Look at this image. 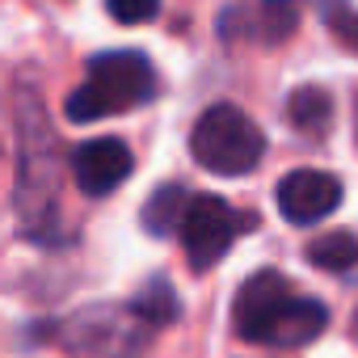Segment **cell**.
I'll use <instances>...</instances> for the list:
<instances>
[{
    "label": "cell",
    "instance_id": "cell-1",
    "mask_svg": "<svg viewBox=\"0 0 358 358\" xmlns=\"http://www.w3.org/2000/svg\"><path fill=\"white\" fill-rule=\"evenodd\" d=\"M64 148L30 80L17 89V224L30 241H55L59 232V186H64Z\"/></svg>",
    "mask_w": 358,
    "mask_h": 358
},
{
    "label": "cell",
    "instance_id": "cell-2",
    "mask_svg": "<svg viewBox=\"0 0 358 358\" xmlns=\"http://www.w3.org/2000/svg\"><path fill=\"white\" fill-rule=\"evenodd\" d=\"M232 324L253 345H308L329 329V308L316 295H299L278 270H257L241 282Z\"/></svg>",
    "mask_w": 358,
    "mask_h": 358
},
{
    "label": "cell",
    "instance_id": "cell-3",
    "mask_svg": "<svg viewBox=\"0 0 358 358\" xmlns=\"http://www.w3.org/2000/svg\"><path fill=\"white\" fill-rule=\"evenodd\" d=\"M156 97V68L139 51H101L89 59V76L68 93L64 114L72 122H97L127 114Z\"/></svg>",
    "mask_w": 358,
    "mask_h": 358
},
{
    "label": "cell",
    "instance_id": "cell-4",
    "mask_svg": "<svg viewBox=\"0 0 358 358\" xmlns=\"http://www.w3.org/2000/svg\"><path fill=\"white\" fill-rule=\"evenodd\" d=\"M190 156L220 177H245L262 164L266 156V135L262 127L232 101L207 106L190 131Z\"/></svg>",
    "mask_w": 358,
    "mask_h": 358
},
{
    "label": "cell",
    "instance_id": "cell-5",
    "mask_svg": "<svg viewBox=\"0 0 358 358\" xmlns=\"http://www.w3.org/2000/svg\"><path fill=\"white\" fill-rule=\"evenodd\" d=\"M152 329H143L122 303H93L59 324V345L72 358H139Z\"/></svg>",
    "mask_w": 358,
    "mask_h": 358
},
{
    "label": "cell",
    "instance_id": "cell-6",
    "mask_svg": "<svg viewBox=\"0 0 358 358\" xmlns=\"http://www.w3.org/2000/svg\"><path fill=\"white\" fill-rule=\"evenodd\" d=\"M241 224H245L241 211L228 207L220 194H190V207L182 215V228H177L190 270L194 274H207L215 262H224L228 249L241 236Z\"/></svg>",
    "mask_w": 358,
    "mask_h": 358
},
{
    "label": "cell",
    "instance_id": "cell-7",
    "mask_svg": "<svg viewBox=\"0 0 358 358\" xmlns=\"http://www.w3.org/2000/svg\"><path fill=\"white\" fill-rule=\"evenodd\" d=\"M68 169H72V182H76V190L85 199H106V194H114L127 177H131L135 156H131V148L122 139L101 135V139H85L72 152Z\"/></svg>",
    "mask_w": 358,
    "mask_h": 358
},
{
    "label": "cell",
    "instance_id": "cell-8",
    "mask_svg": "<svg viewBox=\"0 0 358 358\" xmlns=\"http://www.w3.org/2000/svg\"><path fill=\"white\" fill-rule=\"evenodd\" d=\"M274 203L287 224H320L341 203V177L324 169H291L274 190Z\"/></svg>",
    "mask_w": 358,
    "mask_h": 358
},
{
    "label": "cell",
    "instance_id": "cell-9",
    "mask_svg": "<svg viewBox=\"0 0 358 358\" xmlns=\"http://www.w3.org/2000/svg\"><path fill=\"white\" fill-rule=\"evenodd\" d=\"M299 13L278 0H262V5H236L220 13V34L228 43H257V47H278L295 34Z\"/></svg>",
    "mask_w": 358,
    "mask_h": 358
},
{
    "label": "cell",
    "instance_id": "cell-10",
    "mask_svg": "<svg viewBox=\"0 0 358 358\" xmlns=\"http://www.w3.org/2000/svg\"><path fill=\"white\" fill-rule=\"evenodd\" d=\"M186 207H190V190H186L182 182L156 186V190L148 194L143 211H139V224H143V232H148V236L164 241V236H173L177 228H182V215H186Z\"/></svg>",
    "mask_w": 358,
    "mask_h": 358
},
{
    "label": "cell",
    "instance_id": "cell-11",
    "mask_svg": "<svg viewBox=\"0 0 358 358\" xmlns=\"http://www.w3.org/2000/svg\"><path fill=\"white\" fill-rule=\"evenodd\" d=\"M131 316L143 324V329H164V324H173L177 316H182V299H177V291H173V282L169 278H148L135 295H131Z\"/></svg>",
    "mask_w": 358,
    "mask_h": 358
},
{
    "label": "cell",
    "instance_id": "cell-12",
    "mask_svg": "<svg viewBox=\"0 0 358 358\" xmlns=\"http://www.w3.org/2000/svg\"><path fill=\"white\" fill-rule=\"evenodd\" d=\"M287 122L299 135H324L329 122H333V97H329V89H320V85L295 89L291 101H287Z\"/></svg>",
    "mask_w": 358,
    "mask_h": 358
},
{
    "label": "cell",
    "instance_id": "cell-13",
    "mask_svg": "<svg viewBox=\"0 0 358 358\" xmlns=\"http://www.w3.org/2000/svg\"><path fill=\"white\" fill-rule=\"evenodd\" d=\"M308 262L324 274H345V270H358V236L350 228H337V232H324V236H312L308 241Z\"/></svg>",
    "mask_w": 358,
    "mask_h": 358
},
{
    "label": "cell",
    "instance_id": "cell-14",
    "mask_svg": "<svg viewBox=\"0 0 358 358\" xmlns=\"http://www.w3.org/2000/svg\"><path fill=\"white\" fill-rule=\"evenodd\" d=\"M324 22H329V34H333L341 47H350V51L358 55V9H350V5L329 9V13H324Z\"/></svg>",
    "mask_w": 358,
    "mask_h": 358
},
{
    "label": "cell",
    "instance_id": "cell-15",
    "mask_svg": "<svg viewBox=\"0 0 358 358\" xmlns=\"http://www.w3.org/2000/svg\"><path fill=\"white\" fill-rule=\"evenodd\" d=\"M160 13L156 0H143V5H118V0H110V17L122 22V26H139V22H152Z\"/></svg>",
    "mask_w": 358,
    "mask_h": 358
}]
</instances>
